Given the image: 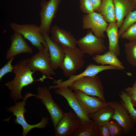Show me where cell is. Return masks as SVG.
<instances>
[{"label": "cell", "mask_w": 136, "mask_h": 136, "mask_svg": "<svg viewBox=\"0 0 136 136\" xmlns=\"http://www.w3.org/2000/svg\"><path fill=\"white\" fill-rule=\"evenodd\" d=\"M13 67V73L15 74V77L5 85L10 91L11 98L15 101L23 98L21 94L23 88L32 84L34 81H43L47 78L44 76L39 79L35 80L33 75L35 72L31 70L25 59L18 62Z\"/></svg>", "instance_id": "6da1fadb"}, {"label": "cell", "mask_w": 136, "mask_h": 136, "mask_svg": "<svg viewBox=\"0 0 136 136\" xmlns=\"http://www.w3.org/2000/svg\"><path fill=\"white\" fill-rule=\"evenodd\" d=\"M33 96L37 98V95L33 94L30 92L26 93L22 102H16L14 106L6 108L8 111L13 113V114L11 117L14 115L16 117L14 120L15 123L19 124L22 127L23 129L22 136H26L31 130L34 128H45L48 122L49 118L48 117H42L40 122L35 125L29 124L25 120L24 115L26 111L24 107L26 105V101L27 98Z\"/></svg>", "instance_id": "7a4b0ae2"}, {"label": "cell", "mask_w": 136, "mask_h": 136, "mask_svg": "<svg viewBox=\"0 0 136 136\" xmlns=\"http://www.w3.org/2000/svg\"><path fill=\"white\" fill-rule=\"evenodd\" d=\"M65 54V56L60 68L64 75L69 78L75 75L76 72L84 65L85 53L77 47L75 48L61 46Z\"/></svg>", "instance_id": "3957f363"}, {"label": "cell", "mask_w": 136, "mask_h": 136, "mask_svg": "<svg viewBox=\"0 0 136 136\" xmlns=\"http://www.w3.org/2000/svg\"><path fill=\"white\" fill-rule=\"evenodd\" d=\"M69 87L73 90H80L87 95L98 97L106 101L103 86L97 75L79 78L73 82Z\"/></svg>", "instance_id": "277c9868"}, {"label": "cell", "mask_w": 136, "mask_h": 136, "mask_svg": "<svg viewBox=\"0 0 136 136\" xmlns=\"http://www.w3.org/2000/svg\"><path fill=\"white\" fill-rule=\"evenodd\" d=\"M10 26L14 32H17L21 34L39 51L44 47L48 50L47 44L41 34L39 26L33 24H20L15 22L10 23Z\"/></svg>", "instance_id": "5b68a950"}, {"label": "cell", "mask_w": 136, "mask_h": 136, "mask_svg": "<svg viewBox=\"0 0 136 136\" xmlns=\"http://www.w3.org/2000/svg\"><path fill=\"white\" fill-rule=\"evenodd\" d=\"M25 59L31 71L35 72L39 71L48 78L53 79L50 76L56 74L51 66L48 50L44 47L31 57Z\"/></svg>", "instance_id": "8992f818"}, {"label": "cell", "mask_w": 136, "mask_h": 136, "mask_svg": "<svg viewBox=\"0 0 136 136\" xmlns=\"http://www.w3.org/2000/svg\"><path fill=\"white\" fill-rule=\"evenodd\" d=\"M61 1V0H42L40 2L41 9L39 15L41 24L39 27L41 33L49 35L53 20L56 17Z\"/></svg>", "instance_id": "52a82bcc"}, {"label": "cell", "mask_w": 136, "mask_h": 136, "mask_svg": "<svg viewBox=\"0 0 136 136\" xmlns=\"http://www.w3.org/2000/svg\"><path fill=\"white\" fill-rule=\"evenodd\" d=\"M77 45L85 53L93 56L103 54L107 51L103 38L95 35L91 30L77 40Z\"/></svg>", "instance_id": "ba28073f"}, {"label": "cell", "mask_w": 136, "mask_h": 136, "mask_svg": "<svg viewBox=\"0 0 136 136\" xmlns=\"http://www.w3.org/2000/svg\"><path fill=\"white\" fill-rule=\"evenodd\" d=\"M50 89L46 86H39L37 88V98L41 100L50 116L55 128L63 116L64 113L53 99Z\"/></svg>", "instance_id": "9c48e42d"}, {"label": "cell", "mask_w": 136, "mask_h": 136, "mask_svg": "<svg viewBox=\"0 0 136 136\" xmlns=\"http://www.w3.org/2000/svg\"><path fill=\"white\" fill-rule=\"evenodd\" d=\"M117 67L110 65H97L92 64H90L86 67L83 72L77 75H73L65 81L61 80H53V83L55 85L50 86L48 87L50 90L56 89L61 87H69V86L76 80L85 77H93L104 71L110 70H116Z\"/></svg>", "instance_id": "30bf717a"}, {"label": "cell", "mask_w": 136, "mask_h": 136, "mask_svg": "<svg viewBox=\"0 0 136 136\" xmlns=\"http://www.w3.org/2000/svg\"><path fill=\"white\" fill-rule=\"evenodd\" d=\"M108 105L114 110L112 119L116 121L123 129L125 134L128 135L134 130L135 125L128 111L120 102L110 101Z\"/></svg>", "instance_id": "8fae6325"}, {"label": "cell", "mask_w": 136, "mask_h": 136, "mask_svg": "<svg viewBox=\"0 0 136 136\" xmlns=\"http://www.w3.org/2000/svg\"><path fill=\"white\" fill-rule=\"evenodd\" d=\"M54 92L64 97L69 106L79 118L81 123H90L93 121L85 112L76 97L73 90L69 87H61L55 89Z\"/></svg>", "instance_id": "7c38bea8"}, {"label": "cell", "mask_w": 136, "mask_h": 136, "mask_svg": "<svg viewBox=\"0 0 136 136\" xmlns=\"http://www.w3.org/2000/svg\"><path fill=\"white\" fill-rule=\"evenodd\" d=\"M81 123L76 114L72 111L64 113L55 128L56 136H73Z\"/></svg>", "instance_id": "4fadbf2b"}, {"label": "cell", "mask_w": 136, "mask_h": 136, "mask_svg": "<svg viewBox=\"0 0 136 136\" xmlns=\"http://www.w3.org/2000/svg\"><path fill=\"white\" fill-rule=\"evenodd\" d=\"M102 16L94 11L84 15L82 18V28L90 29L97 36L104 38L105 32L108 24Z\"/></svg>", "instance_id": "5bb4252c"}, {"label": "cell", "mask_w": 136, "mask_h": 136, "mask_svg": "<svg viewBox=\"0 0 136 136\" xmlns=\"http://www.w3.org/2000/svg\"><path fill=\"white\" fill-rule=\"evenodd\" d=\"M74 92L82 108L89 116L108 105L107 102L98 97L87 95L78 90H74Z\"/></svg>", "instance_id": "9a60e30c"}, {"label": "cell", "mask_w": 136, "mask_h": 136, "mask_svg": "<svg viewBox=\"0 0 136 136\" xmlns=\"http://www.w3.org/2000/svg\"><path fill=\"white\" fill-rule=\"evenodd\" d=\"M11 41L10 46L6 53L5 58L9 60L22 53H32V48L28 44L20 33L14 32L11 36Z\"/></svg>", "instance_id": "2e32d148"}, {"label": "cell", "mask_w": 136, "mask_h": 136, "mask_svg": "<svg viewBox=\"0 0 136 136\" xmlns=\"http://www.w3.org/2000/svg\"><path fill=\"white\" fill-rule=\"evenodd\" d=\"M41 33L48 49L52 68L54 70L60 68L65 56L63 48L59 44L53 41L49 35L45 33Z\"/></svg>", "instance_id": "e0dca14e"}, {"label": "cell", "mask_w": 136, "mask_h": 136, "mask_svg": "<svg viewBox=\"0 0 136 136\" xmlns=\"http://www.w3.org/2000/svg\"><path fill=\"white\" fill-rule=\"evenodd\" d=\"M51 38L61 46L75 48L77 45V40L71 33L54 25L51 28Z\"/></svg>", "instance_id": "ac0fdd59"}, {"label": "cell", "mask_w": 136, "mask_h": 136, "mask_svg": "<svg viewBox=\"0 0 136 136\" xmlns=\"http://www.w3.org/2000/svg\"><path fill=\"white\" fill-rule=\"evenodd\" d=\"M116 19V23L119 28L124 19L131 11L134 10L133 3L129 0H113Z\"/></svg>", "instance_id": "d6986e66"}, {"label": "cell", "mask_w": 136, "mask_h": 136, "mask_svg": "<svg viewBox=\"0 0 136 136\" xmlns=\"http://www.w3.org/2000/svg\"><path fill=\"white\" fill-rule=\"evenodd\" d=\"M118 27L116 22L110 23L106 30L109 41V51L117 57L120 54L118 32Z\"/></svg>", "instance_id": "ffe728a7"}, {"label": "cell", "mask_w": 136, "mask_h": 136, "mask_svg": "<svg viewBox=\"0 0 136 136\" xmlns=\"http://www.w3.org/2000/svg\"><path fill=\"white\" fill-rule=\"evenodd\" d=\"M117 57L109 51L102 54L95 55L93 56L92 59L96 62L101 65H110L116 67L120 70L124 69V67Z\"/></svg>", "instance_id": "44dd1931"}, {"label": "cell", "mask_w": 136, "mask_h": 136, "mask_svg": "<svg viewBox=\"0 0 136 136\" xmlns=\"http://www.w3.org/2000/svg\"><path fill=\"white\" fill-rule=\"evenodd\" d=\"M114 112V109L108 105L89 115V116L98 126L106 125L112 119Z\"/></svg>", "instance_id": "7402d4cb"}, {"label": "cell", "mask_w": 136, "mask_h": 136, "mask_svg": "<svg viewBox=\"0 0 136 136\" xmlns=\"http://www.w3.org/2000/svg\"><path fill=\"white\" fill-rule=\"evenodd\" d=\"M96 12L100 14L107 22H116L113 0H102L100 7Z\"/></svg>", "instance_id": "603a6c76"}, {"label": "cell", "mask_w": 136, "mask_h": 136, "mask_svg": "<svg viewBox=\"0 0 136 136\" xmlns=\"http://www.w3.org/2000/svg\"><path fill=\"white\" fill-rule=\"evenodd\" d=\"M73 136H98V126L94 121L87 124L80 123Z\"/></svg>", "instance_id": "cb8c5ba5"}, {"label": "cell", "mask_w": 136, "mask_h": 136, "mask_svg": "<svg viewBox=\"0 0 136 136\" xmlns=\"http://www.w3.org/2000/svg\"><path fill=\"white\" fill-rule=\"evenodd\" d=\"M124 48L127 61L131 65L136 67V40L125 43Z\"/></svg>", "instance_id": "d4e9b609"}, {"label": "cell", "mask_w": 136, "mask_h": 136, "mask_svg": "<svg viewBox=\"0 0 136 136\" xmlns=\"http://www.w3.org/2000/svg\"><path fill=\"white\" fill-rule=\"evenodd\" d=\"M119 95L121 99L120 102L128 111L136 126V110L131 101L130 96L123 91H121Z\"/></svg>", "instance_id": "484cf974"}, {"label": "cell", "mask_w": 136, "mask_h": 136, "mask_svg": "<svg viewBox=\"0 0 136 136\" xmlns=\"http://www.w3.org/2000/svg\"><path fill=\"white\" fill-rule=\"evenodd\" d=\"M136 23V9L130 11L125 17L122 25L118 30L119 38L130 26Z\"/></svg>", "instance_id": "4316f807"}, {"label": "cell", "mask_w": 136, "mask_h": 136, "mask_svg": "<svg viewBox=\"0 0 136 136\" xmlns=\"http://www.w3.org/2000/svg\"><path fill=\"white\" fill-rule=\"evenodd\" d=\"M113 120H111L106 124L109 128L111 136H120L125 134L121 126L116 121Z\"/></svg>", "instance_id": "83f0119b"}, {"label": "cell", "mask_w": 136, "mask_h": 136, "mask_svg": "<svg viewBox=\"0 0 136 136\" xmlns=\"http://www.w3.org/2000/svg\"><path fill=\"white\" fill-rule=\"evenodd\" d=\"M120 37L129 41L136 40V23L128 28L121 35Z\"/></svg>", "instance_id": "f1b7e54d"}, {"label": "cell", "mask_w": 136, "mask_h": 136, "mask_svg": "<svg viewBox=\"0 0 136 136\" xmlns=\"http://www.w3.org/2000/svg\"><path fill=\"white\" fill-rule=\"evenodd\" d=\"M80 8L83 13L89 14L94 11L92 4L90 0H79Z\"/></svg>", "instance_id": "f546056e"}, {"label": "cell", "mask_w": 136, "mask_h": 136, "mask_svg": "<svg viewBox=\"0 0 136 136\" xmlns=\"http://www.w3.org/2000/svg\"><path fill=\"white\" fill-rule=\"evenodd\" d=\"M14 58V57L9 59L7 63L0 69V80L6 74L9 73H13V67L12 63Z\"/></svg>", "instance_id": "4dcf8cb0"}, {"label": "cell", "mask_w": 136, "mask_h": 136, "mask_svg": "<svg viewBox=\"0 0 136 136\" xmlns=\"http://www.w3.org/2000/svg\"><path fill=\"white\" fill-rule=\"evenodd\" d=\"M98 136H111L109 128L106 124L98 126Z\"/></svg>", "instance_id": "1f68e13d"}, {"label": "cell", "mask_w": 136, "mask_h": 136, "mask_svg": "<svg viewBox=\"0 0 136 136\" xmlns=\"http://www.w3.org/2000/svg\"><path fill=\"white\" fill-rule=\"evenodd\" d=\"M124 91L129 96L136 93V80L132 86L125 88Z\"/></svg>", "instance_id": "d6a6232c"}, {"label": "cell", "mask_w": 136, "mask_h": 136, "mask_svg": "<svg viewBox=\"0 0 136 136\" xmlns=\"http://www.w3.org/2000/svg\"><path fill=\"white\" fill-rule=\"evenodd\" d=\"M93 6L94 11L97 12L101 5L102 0H90Z\"/></svg>", "instance_id": "836d02e7"}, {"label": "cell", "mask_w": 136, "mask_h": 136, "mask_svg": "<svg viewBox=\"0 0 136 136\" xmlns=\"http://www.w3.org/2000/svg\"><path fill=\"white\" fill-rule=\"evenodd\" d=\"M130 96L131 101L133 106L136 107V93H133Z\"/></svg>", "instance_id": "e575fe53"}, {"label": "cell", "mask_w": 136, "mask_h": 136, "mask_svg": "<svg viewBox=\"0 0 136 136\" xmlns=\"http://www.w3.org/2000/svg\"><path fill=\"white\" fill-rule=\"evenodd\" d=\"M134 6V10L136 9V0H134L133 2Z\"/></svg>", "instance_id": "d590c367"}, {"label": "cell", "mask_w": 136, "mask_h": 136, "mask_svg": "<svg viewBox=\"0 0 136 136\" xmlns=\"http://www.w3.org/2000/svg\"><path fill=\"white\" fill-rule=\"evenodd\" d=\"M129 1H130L131 2H133V3L134 0H129Z\"/></svg>", "instance_id": "8d00e7d4"}]
</instances>
